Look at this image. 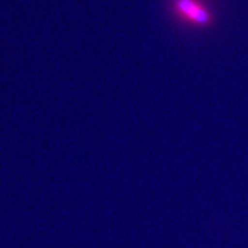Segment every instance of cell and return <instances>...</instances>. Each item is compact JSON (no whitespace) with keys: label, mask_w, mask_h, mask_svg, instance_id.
Wrapping results in <instances>:
<instances>
[{"label":"cell","mask_w":248,"mask_h":248,"mask_svg":"<svg viewBox=\"0 0 248 248\" xmlns=\"http://www.w3.org/2000/svg\"><path fill=\"white\" fill-rule=\"evenodd\" d=\"M167 8L177 23L187 28L205 30L216 22L210 0H167Z\"/></svg>","instance_id":"1"}]
</instances>
